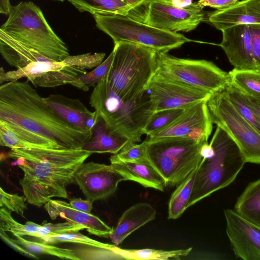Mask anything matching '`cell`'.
Returning <instances> with one entry per match:
<instances>
[{
	"label": "cell",
	"instance_id": "44dd1931",
	"mask_svg": "<svg viewBox=\"0 0 260 260\" xmlns=\"http://www.w3.org/2000/svg\"><path fill=\"white\" fill-rule=\"evenodd\" d=\"M156 210L147 203H138L126 209L110 235L112 242L118 245L131 234L155 218Z\"/></svg>",
	"mask_w": 260,
	"mask_h": 260
},
{
	"label": "cell",
	"instance_id": "836d02e7",
	"mask_svg": "<svg viewBox=\"0 0 260 260\" xmlns=\"http://www.w3.org/2000/svg\"><path fill=\"white\" fill-rule=\"evenodd\" d=\"M85 226L71 222L52 223L44 221L34 237L41 240L65 233H77L85 229Z\"/></svg>",
	"mask_w": 260,
	"mask_h": 260
},
{
	"label": "cell",
	"instance_id": "484cf974",
	"mask_svg": "<svg viewBox=\"0 0 260 260\" xmlns=\"http://www.w3.org/2000/svg\"><path fill=\"white\" fill-rule=\"evenodd\" d=\"M115 252L120 255L123 259L137 260H169L178 259L187 255L192 248L185 249L164 250L149 248L140 249H126L119 248L115 244L111 247Z\"/></svg>",
	"mask_w": 260,
	"mask_h": 260
},
{
	"label": "cell",
	"instance_id": "d590c367",
	"mask_svg": "<svg viewBox=\"0 0 260 260\" xmlns=\"http://www.w3.org/2000/svg\"><path fill=\"white\" fill-rule=\"evenodd\" d=\"M74 248L79 259H123L113 249L83 245Z\"/></svg>",
	"mask_w": 260,
	"mask_h": 260
},
{
	"label": "cell",
	"instance_id": "7dc6e473",
	"mask_svg": "<svg viewBox=\"0 0 260 260\" xmlns=\"http://www.w3.org/2000/svg\"><path fill=\"white\" fill-rule=\"evenodd\" d=\"M173 4L178 7L184 8L190 6L192 0H171Z\"/></svg>",
	"mask_w": 260,
	"mask_h": 260
},
{
	"label": "cell",
	"instance_id": "7a4b0ae2",
	"mask_svg": "<svg viewBox=\"0 0 260 260\" xmlns=\"http://www.w3.org/2000/svg\"><path fill=\"white\" fill-rule=\"evenodd\" d=\"M92 152L80 148H12L8 157L24 158L19 183L27 202L41 207L54 197L68 199L67 186Z\"/></svg>",
	"mask_w": 260,
	"mask_h": 260
},
{
	"label": "cell",
	"instance_id": "3957f363",
	"mask_svg": "<svg viewBox=\"0 0 260 260\" xmlns=\"http://www.w3.org/2000/svg\"><path fill=\"white\" fill-rule=\"evenodd\" d=\"M107 78L94 87L90 105L96 117L103 118L112 131L127 137L131 142H140L143 130L154 112L147 91L135 101L125 102L111 88Z\"/></svg>",
	"mask_w": 260,
	"mask_h": 260
},
{
	"label": "cell",
	"instance_id": "d6986e66",
	"mask_svg": "<svg viewBox=\"0 0 260 260\" xmlns=\"http://www.w3.org/2000/svg\"><path fill=\"white\" fill-rule=\"evenodd\" d=\"M44 207L51 219L54 220L59 216L69 222L85 226L90 234L108 238L113 231V228L98 216L76 210L63 201L51 199Z\"/></svg>",
	"mask_w": 260,
	"mask_h": 260
},
{
	"label": "cell",
	"instance_id": "9a60e30c",
	"mask_svg": "<svg viewBox=\"0 0 260 260\" xmlns=\"http://www.w3.org/2000/svg\"><path fill=\"white\" fill-rule=\"evenodd\" d=\"M123 177L113 167L92 161L84 162L77 171L75 181L87 200L94 202L114 194Z\"/></svg>",
	"mask_w": 260,
	"mask_h": 260
},
{
	"label": "cell",
	"instance_id": "277c9868",
	"mask_svg": "<svg viewBox=\"0 0 260 260\" xmlns=\"http://www.w3.org/2000/svg\"><path fill=\"white\" fill-rule=\"evenodd\" d=\"M108 82L124 101H136L146 92L157 69V51L127 42L114 43Z\"/></svg>",
	"mask_w": 260,
	"mask_h": 260
},
{
	"label": "cell",
	"instance_id": "ffe728a7",
	"mask_svg": "<svg viewBox=\"0 0 260 260\" xmlns=\"http://www.w3.org/2000/svg\"><path fill=\"white\" fill-rule=\"evenodd\" d=\"M111 165L124 179L135 181L145 187L164 191L167 185L163 177L147 159L125 162L110 157Z\"/></svg>",
	"mask_w": 260,
	"mask_h": 260
},
{
	"label": "cell",
	"instance_id": "7c38bea8",
	"mask_svg": "<svg viewBox=\"0 0 260 260\" xmlns=\"http://www.w3.org/2000/svg\"><path fill=\"white\" fill-rule=\"evenodd\" d=\"M207 19L197 3L180 8L171 0H150L144 9L140 20L155 27L174 32H189Z\"/></svg>",
	"mask_w": 260,
	"mask_h": 260
},
{
	"label": "cell",
	"instance_id": "2e32d148",
	"mask_svg": "<svg viewBox=\"0 0 260 260\" xmlns=\"http://www.w3.org/2000/svg\"><path fill=\"white\" fill-rule=\"evenodd\" d=\"M226 233L236 257L260 260V226L246 219L234 210H224Z\"/></svg>",
	"mask_w": 260,
	"mask_h": 260
},
{
	"label": "cell",
	"instance_id": "603a6c76",
	"mask_svg": "<svg viewBox=\"0 0 260 260\" xmlns=\"http://www.w3.org/2000/svg\"><path fill=\"white\" fill-rule=\"evenodd\" d=\"M98 117L91 137L82 148L93 153H117L129 142V139L112 131L103 118Z\"/></svg>",
	"mask_w": 260,
	"mask_h": 260
},
{
	"label": "cell",
	"instance_id": "c3c4849f",
	"mask_svg": "<svg viewBox=\"0 0 260 260\" xmlns=\"http://www.w3.org/2000/svg\"><path fill=\"white\" fill-rule=\"evenodd\" d=\"M53 1H59V2H64V1H66V0H53Z\"/></svg>",
	"mask_w": 260,
	"mask_h": 260
},
{
	"label": "cell",
	"instance_id": "7bdbcfd3",
	"mask_svg": "<svg viewBox=\"0 0 260 260\" xmlns=\"http://www.w3.org/2000/svg\"><path fill=\"white\" fill-rule=\"evenodd\" d=\"M132 10L131 17L140 19L142 12L150 0H125Z\"/></svg>",
	"mask_w": 260,
	"mask_h": 260
},
{
	"label": "cell",
	"instance_id": "f546056e",
	"mask_svg": "<svg viewBox=\"0 0 260 260\" xmlns=\"http://www.w3.org/2000/svg\"><path fill=\"white\" fill-rule=\"evenodd\" d=\"M14 237L16 242L32 253L48 254L61 259L79 260L73 248L59 247L42 241H30L21 236Z\"/></svg>",
	"mask_w": 260,
	"mask_h": 260
},
{
	"label": "cell",
	"instance_id": "9c48e42d",
	"mask_svg": "<svg viewBox=\"0 0 260 260\" xmlns=\"http://www.w3.org/2000/svg\"><path fill=\"white\" fill-rule=\"evenodd\" d=\"M156 75L212 94L231 83L229 72L204 59L178 58L157 52Z\"/></svg>",
	"mask_w": 260,
	"mask_h": 260
},
{
	"label": "cell",
	"instance_id": "bcb514c9",
	"mask_svg": "<svg viewBox=\"0 0 260 260\" xmlns=\"http://www.w3.org/2000/svg\"><path fill=\"white\" fill-rule=\"evenodd\" d=\"M12 6L10 0H0V13L8 15L10 13Z\"/></svg>",
	"mask_w": 260,
	"mask_h": 260
},
{
	"label": "cell",
	"instance_id": "d6a6232c",
	"mask_svg": "<svg viewBox=\"0 0 260 260\" xmlns=\"http://www.w3.org/2000/svg\"><path fill=\"white\" fill-rule=\"evenodd\" d=\"M185 109H172L154 112L144 127L143 134L148 136L166 127L176 120Z\"/></svg>",
	"mask_w": 260,
	"mask_h": 260
},
{
	"label": "cell",
	"instance_id": "f1b7e54d",
	"mask_svg": "<svg viewBox=\"0 0 260 260\" xmlns=\"http://www.w3.org/2000/svg\"><path fill=\"white\" fill-rule=\"evenodd\" d=\"M228 100L238 112L260 133V120L246 94L230 83L224 89Z\"/></svg>",
	"mask_w": 260,
	"mask_h": 260
},
{
	"label": "cell",
	"instance_id": "8992f818",
	"mask_svg": "<svg viewBox=\"0 0 260 260\" xmlns=\"http://www.w3.org/2000/svg\"><path fill=\"white\" fill-rule=\"evenodd\" d=\"M0 29L51 61L70 55L66 43L54 32L41 8L31 1L12 6Z\"/></svg>",
	"mask_w": 260,
	"mask_h": 260
},
{
	"label": "cell",
	"instance_id": "ab89813d",
	"mask_svg": "<svg viewBox=\"0 0 260 260\" xmlns=\"http://www.w3.org/2000/svg\"><path fill=\"white\" fill-rule=\"evenodd\" d=\"M249 26L255 63L257 69L260 70V24H251Z\"/></svg>",
	"mask_w": 260,
	"mask_h": 260
},
{
	"label": "cell",
	"instance_id": "4fadbf2b",
	"mask_svg": "<svg viewBox=\"0 0 260 260\" xmlns=\"http://www.w3.org/2000/svg\"><path fill=\"white\" fill-rule=\"evenodd\" d=\"M147 91L155 112L187 108L197 103L208 100L212 94L155 74Z\"/></svg>",
	"mask_w": 260,
	"mask_h": 260
},
{
	"label": "cell",
	"instance_id": "7402d4cb",
	"mask_svg": "<svg viewBox=\"0 0 260 260\" xmlns=\"http://www.w3.org/2000/svg\"><path fill=\"white\" fill-rule=\"evenodd\" d=\"M46 103L64 120L77 128L88 131L86 121L96 114L89 111L77 99H72L61 94H50L44 98Z\"/></svg>",
	"mask_w": 260,
	"mask_h": 260
},
{
	"label": "cell",
	"instance_id": "ac0fdd59",
	"mask_svg": "<svg viewBox=\"0 0 260 260\" xmlns=\"http://www.w3.org/2000/svg\"><path fill=\"white\" fill-rule=\"evenodd\" d=\"M207 19L221 31L238 25L260 24V0L239 1L228 8L208 14Z\"/></svg>",
	"mask_w": 260,
	"mask_h": 260
},
{
	"label": "cell",
	"instance_id": "83f0119b",
	"mask_svg": "<svg viewBox=\"0 0 260 260\" xmlns=\"http://www.w3.org/2000/svg\"><path fill=\"white\" fill-rule=\"evenodd\" d=\"M231 83L246 95L260 98V70L234 68L229 72Z\"/></svg>",
	"mask_w": 260,
	"mask_h": 260
},
{
	"label": "cell",
	"instance_id": "8d00e7d4",
	"mask_svg": "<svg viewBox=\"0 0 260 260\" xmlns=\"http://www.w3.org/2000/svg\"><path fill=\"white\" fill-rule=\"evenodd\" d=\"M110 157L125 162L147 159L146 143L145 141L139 144L128 142L119 152Z\"/></svg>",
	"mask_w": 260,
	"mask_h": 260
},
{
	"label": "cell",
	"instance_id": "52a82bcc",
	"mask_svg": "<svg viewBox=\"0 0 260 260\" xmlns=\"http://www.w3.org/2000/svg\"><path fill=\"white\" fill-rule=\"evenodd\" d=\"M144 141L147 159L167 186H178L198 169L203 159L201 147L208 142L175 137L147 138Z\"/></svg>",
	"mask_w": 260,
	"mask_h": 260
},
{
	"label": "cell",
	"instance_id": "f6af8a7d",
	"mask_svg": "<svg viewBox=\"0 0 260 260\" xmlns=\"http://www.w3.org/2000/svg\"><path fill=\"white\" fill-rule=\"evenodd\" d=\"M251 107L260 120V98L246 95Z\"/></svg>",
	"mask_w": 260,
	"mask_h": 260
},
{
	"label": "cell",
	"instance_id": "5b68a950",
	"mask_svg": "<svg viewBox=\"0 0 260 260\" xmlns=\"http://www.w3.org/2000/svg\"><path fill=\"white\" fill-rule=\"evenodd\" d=\"M210 144L214 154L203 158L187 208L231 184L246 163L236 143L220 127L217 126Z\"/></svg>",
	"mask_w": 260,
	"mask_h": 260
},
{
	"label": "cell",
	"instance_id": "b9f144b4",
	"mask_svg": "<svg viewBox=\"0 0 260 260\" xmlns=\"http://www.w3.org/2000/svg\"><path fill=\"white\" fill-rule=\"evenodd\" d=\"M239 0H199L197 3L201 8L209 7L220 10L235 4Z\"/></svg>",
	"mask_w": 260,
	"mask_h": 260
},
{
	"label": "cell",
	"instance_id": "cb8c5ba5",
	"mask_svg": "<svg viewBox=\"0 0 260 260\" xmlns=\"http://www.w3.org/2000/svg\"><path fill=\"white\" fill-rule=\"evenodd\" d=\"M234 210L260 226V178L249 183L238 198Z\"/></svg>",
	"mask_w": 260,
	"mask_h": 260
},
{
	"label": "cell",
	"instance_id": "f35d334b",
	"mask_svg": "<svg viewBox=\"0 0 260 260\" xmlns=\"http://www.w3.org/2000/svg\"><path fill=\"white\" fill-rule=\"evenodd\" d=\"M0 145L10 149L21 148L22 141L12 131L0 127Z\"/></svg>",
	"mask_w": 260,
	"mask_h": 260
},
{
	"label": "cell",
	"instance_id": "60d3db41",
	"mask_svg": "<svg viewBox=\"0 0 260 260\" xmlns=\"http://www.w3.org/2000/svg\"><path fill=\"white\" fill-rule=\"evenodd\" d=\"M6 232L0 230L1 238L7 244L17 252H19L20 254L25 256L32 259H39V258L37 256L35 253L29 251L22 246L16 242L14 239L9 237Z\"/></svg>",
	"mask_w": 260,
	"mask_h": 260
},
{
	"label": "cell",
	"instance_id": "ba28073f",
	"mask_svg": "<svg viewBox=\"0 0 260 260\" xmlns=\"http://www.w3.org/2000/svg\"><path fill=\"white\" fill-rule=\"evenodd\" d=\"M96 26L114 43L127 42L142 45L158 52H168L193 40L183 35L162 30L128 15L94 14Z\"/></svg>",
	"mask_w": 260,
	"mask_h": 260
},
{
	"label": "cell",
	"instance_id": "ee69618b",
	"mask_svg": "<svg viewBox=\"0 0 260 260\" xmlns=\"http://www.w3.org/2000/svg\"><path fill=\"white\" fill-rule=\"evenodd\" d=\"M69 204L74 209L86 213H90L93 208V202L87 199L84 200L80 198L72 199Z\"/></svg>",
	"mask_w": 260,
	"mask_h": 260
},
{
	"label": "cell",
	"instance_id": "8fae6325",
	"mask_svg": "<svg viewBox=\"0 0 260 260\" xmlns=\"http://www.w3.org/2000/svg\"><path fill=\"white\" fill-rule=\"evenodd\" d=\"M88 58L84 54L69 55L61 61L31 62L23 68L5 72L0 69V83L17 81L25 77L34 86L55 87L72 84L87 72Z\"/></svg>",
	"mask_w": 260,
	"mask_h": 260
},
{
	"label": "cell",
	"instance_id": "d4e9b609",
	"mask_svg": "<svg viewBox=\"0 0 260 260\" xmlns=\"http://www.w3.org/2000/svg\"><path fill=\"white\" fill-rule=\"evenodd\" d=\"M80 12L131 16L132 10L125 0H68Z\"/></svg>",
	"mask_w": 260,
	"mask_h": 260
},
{
	"label": "cell",
	"instance_id": "4dcf8cb0",
	"mask_svg": "<svg viewBox=\"0 0 260 260\" xmlns=\"http://www.w3.org/2000/svg\"><path fill=\"white\" fill-rule=\"evenodd\" d=\"M41 227L32 221L24 224L18 222L11 215V211L5 207L0 209V230L11 233L14 236H29L34 237Z\"/></svg>",
	"mask_w": 260,
	"mask_h": 260
},
{
	"label": "cell",
	"instance_id": "e575fe53",
	"mask_svg": "<svg viewBox=\"0 0 260 260\" xmlns=\"http://www.w3.org/2000/svg\"><path fill=\"white\" fill-rule=\"evenodd\" d=\"M41 241L49 244L59 242H70L97 247L111 249L113 244L102 243L93 240L81 233H72L62 234L48 238Z\"/></svg>",
	"mask_w": 260,
	"mask_h": 260
},
{
	"label": "cell",
	"instance_id": "6da1fadb",
	"mask_svg": "<svg viewBox=\"0 0 260 260\" xmlns=\"http://www.w3.org/2000/svg\"><path fill=\"white\" fill-rule=\"evenodd\" d=\"M0 127L16 134L21 148H80L92 131L64 120L28 82L18 80L0 86Z\"/></svg>",
	"mask_w": 260,
	"mask_h": 260
},
{
	"label": "cell",
	"instance_id": "e0dca14e",
	"mask_svg": "<svg viewBox=\"0 0 260 260\" xmlns=\"http://www.w3.org/2000/svg\"><path fill=\"white\" fill-rule=\"evenodd\" d=\"M221 31L222 38L219 45L234 68L257 69L249 25H236Z\"/></svg>",
	"mask_w": 260,
	"mask_h": 260
},
{
	"label": "cell",
	"instance_id": "5bb4252c",
	"mask_svg": "<svg viewBox=\"0 0 260 260\" xmlns=\"http://www.w3.org/2000/svg\"><path fill=\"white\" fill-rule=\"evenodd\" d=\"M207 101L203 100L186 108L173 122L147 136V138L185 137L198 141H208L212 131L213 123Z\"/></svg>",
	"mask_w": 260,
	"mask_h": 260
},
{
	"label": "cell",
	"instance_id": "4316f807",
	"mask_svg": "<svg viewBox=\"0 0 260 260\" xmlns=\"http://www.w3.org/2000/svg\"><path fill=\"white\" fill-rule=\"evenodd\" d=\"M197 170L198 169L193 171L178 185L172 194L168 205V219L178 218L187 209V205L192 192Z\"/></svg>",
	"mask_w": 260,
	"mask_h": 260
},
{
	"label": "cell",
	"instance_id": "74e56055",
	"mask_svg": "<svg viewBox=\"0 0 260 260\" xmlns=\"http://www.w3.org/2000/svg\"><path fill=\"white\" fill-rule=\"evenodd\" d=\"M26 198L24 196H20L16 193L11 194L0 187V206L5 207L11 212H14L24 217V212L27 209Z\"/></svg>",
	"mask_w": 260,
	"mask_h": 260
},
{
	"label": "cell",
	"instance_id": "1f68e13d",
	"mask_svg": "<svg viewBox=\"0 0 260 260\" xmlns=\"http://www.w3.org/2000/svg\"><path fill=\"white\" fill-rule=\"evenodd\" d=\"M114 54L113 50L108 57L93 70L80 76L71 85L84 91H88L91 86L94 87L108 76L113 62Z\"/></svg>",
	"mask_w": 260,
	"mask_h": 260
},
{
	"label": "cell",
	"instance_id": "30bf717a",
	"mask_svg": "<svg viewBox=\"0 0 260 260\" xmlns=\"http://www.w3.org/2000/svg\"><path fill=\"white\" fill-rule=\"evenodd\" d=\"M207 106L213 123L232 138L245 162L260 165V133L238 112L224 90L212 94Z\"/></svg>",
	"mask_w": 260,
	"mask_h": 260
}]
</instances>
